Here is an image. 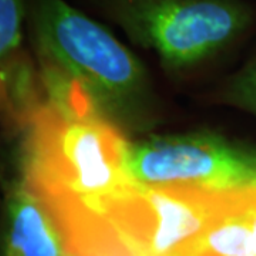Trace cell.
I'll return each mask as SVG.
<instances>
[{
	"label": "cell",
	"instance_id": "52a82bcc",
	"mask_svg": "<svg viewBox=\"0 0 256 256\" xmlns=\"http://www.w3.org/2000/svg\"><path fill=\"white\" fill-rule=\"evenodd\" d=\"M24 24H28V0H0L2 67L26 53L23 48Z\"/></svg>",
	"mask_w": 256,
	"mask_h": 256
},
{
	"label": "cell",
	"instance_id": "ba28073f",
	"mask_svg": "<svg viewBox=\"0 0 256 256\" xmlns=\"http://www.w3.org/2000/svg\"><path fill=\"white\" fill-rule=\"evenodd\" d=\"M226 92L229 102L256 116V57L234 76Z\"/></svg>",
	"mask_w": 256,
	"mask_h": 256
},
{
	"label": "cell",
	"instance_id": "9c48e42d",
	"mask_svg": "<svg viewBox=\"0 0 256 256\" xmlns=\"http://www.w3.org/2000/svg\"><path fill=\"white\" fill-rule=\"evenodd\" d=\"M235 195L240 210L245 214L246 220L256 234V185L235 188Z\"/></svg>",
	"mask_w": 256,
	"mask_h": 256
},
{
	"label": "cell",
	"instance_id": "5b68a950",
	"mask_svg": "<svg viewBox=\"0 0 256 256\" xmlns=\"http://www.w3.org/2000/svg\"><path fill=\"white\" fill-rule=\"evenodd\" d=\"M3 256H68L50 212L24 184L8 200Z\"/></svg>",
	"mask_w": 256,
	"mask_h": 256
},
{
	"label": "cell",
	"instance_id": "277c9868",
	"mask_svg": "<svg viewBox=\"0 0 256 256\" xmlns=\"http://www.w3.org/2000/svg\"><path fill=\"white\" fill-rule=\"evenodd\" d=\"M127 170L154 188L235 190L256 185V152L204 134L152 137L128 146Z\"/></svg>",
	"mask_w": 256,
	"mask_h": 256
},
{
	"label": "cell",
	"instance_id": "3957f363",
	"mask_svg": "<svg viewBox=\"0 0 256 256\" xmlns=\"http://www.w3.org/2000/svg\"><path fill=\"white\" fill-rule=\"evenodd\" d=\"M117 24L162 68L196 70L234 52L250 34L256 12L248 0H80Z\"/></svg>",
	"mask_w": 256,
	"mask_h": 256
},
{
	"label": "cell",
	"instance_id": "6da1fadb",
	"mask_svg": "<svg viewBox=\"0 0 256 256\" xmlns=\"http://www.w3.org/2000/svg\"><path fill=\"white\" fill-rule=\"evenodd\" d=\"M48 100L24 117L28 127L24 185L44 204L68 256H97L106 220L136 182L130 142L78 82L56 77Z\"/></svg>",
	"mask_w": 256,
	"mask_h": 256
},
{
	"label": "cell",
	"instance_id": "7a4b0ae2",
	"mask_svg": "<svg viewBox=\"0 0 256 256\" xmlns=\"http://www.w3.org/2000/svg\"><path fill=\"white\" fill-rule=\"evenodd\" d=\"M28 30L40 66L80 82L107 118L142 102L146 66L82 10L66 0H28Z\"/></svg>",
	"mask_w": 256,
	"mask_h": 256
},
{
	"label": "cell",
	"instance_id": "8992f818",
	"mask_svg": "<svg viewBox=\"0 0 256 256\" xmlns=\"http://www.w3.org/2000/svg\"><path fill=\"white\" fill-rule=\"evenodd\" d=\"M180 256H256V234L239 206L235 190H224L210 226Z\"/></svg>",
	"mask_w": 256,
	"mask_h": 256
}]
</instances>
